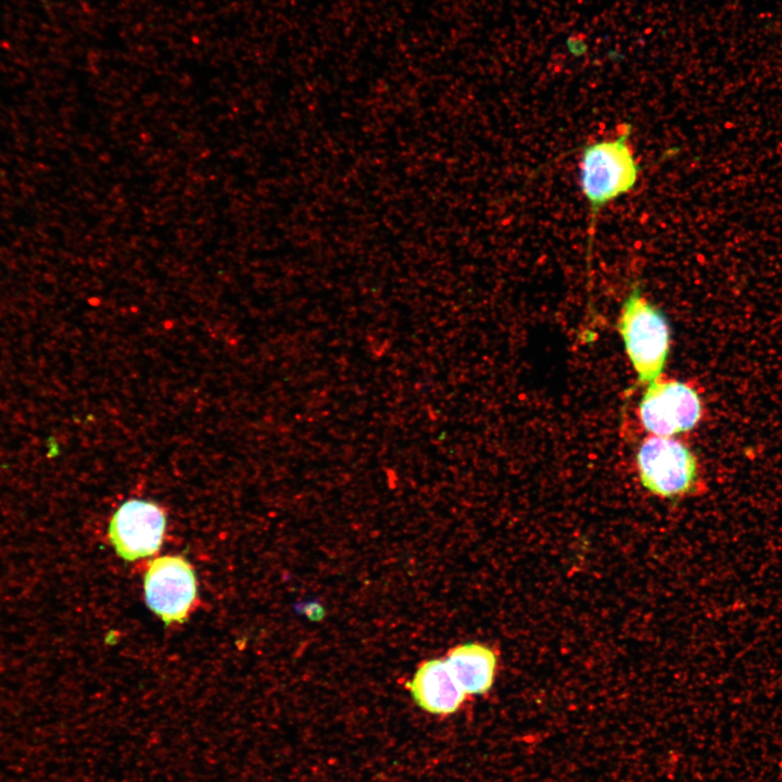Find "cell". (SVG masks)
<instances>
[{"instance_id":"obj_1","label":"cell","mask_w":782,"mask_h":782,"mask_svg":"<svg viewBox=\"0 0 782 782\" xmlns=\"http://www.w3.org/2000/svg\"><path fill=\"white\" fill-rule=\"evenodd\" d=\"M631 125L611 140L583 146L580 157V186L589 205L588 267L593 252L597 215L610 202L627 194L638 184L641 166L630 143Z\"/></svg>"},{"instance_id":"obj_3","label":"cell","mask_w":782,"mask_h":782,"mask_svg":"<svg viewBox=\"0 0 782 782\" xmlns=\"http://www.w3.org/2000/svg\"><path fill=\"white\" fill-rule=\"evenodd\" d=\"M636 467L642 485L653 495L679 497L695 489V457L685 444L672 437H646L638 450Z\"/></svg>"},{"instance_id":"obj_9","label":"cell","mask_w":782,"mask_h":782,"mask_svg":"<svg viewBox=\"0 0 782 782\" xmlns=\"http://www.w3.org/2000/svg\"><path fill=\"white\" fill-rule=\"evenodd\" d=\"M568 48L573 55L580 56L585 53L586 45L584 41L572 37L568 40Z\"/></svg>"},{"instance_id":"obj_5","label":"cell","mask_w":782,"mask_h":782,"mask_svg":"<svg viewBox=\"0 0 782 782\" xmlns=\"http://www.w3.org/2000/svg\"><path fill=\"white\" fill-rule=\"evenodd\" d=\"M195 582L194 572L184 557L155 558L144 575L147 604L167 626L181 623L197 600Z\"/></svg>"},{"instance_id":"obj_7","label":"cell","mask_w":782,"mask_h":782,"mask_svg":"<svg viewBox=\"0 0 782 782\" xmlns=\"http://www.w3.org/2000/svg\"><path fill=\"white\" fill-rule=\"evenodd\" d=\"M407 686L418 707L438 716L456 712L467 697L450 671L445 659L440 658L420 664Z\"/></svg>"},{"instance_id":"obj_6","label":"cell","mask_w":782,"mask_h":782,"mask_svg":"<svg viewBox=\"0 0 782 782\" xmlns=\"http://www.w3.org/2000/svg\"><path fill=\"white\" fill-rule=\"evenodd\" d=\"M164 510L155 503L129 500L114 513L109 537L118 556L126 560L154 555L163 541Z\"/></svg>"},{"instance_id":"obj_4","label":"cell","mask_w":782,"mask_h":782,"mask_svg":"<svg viewBox=\"0 0 782 782\" xmlns=\"http://www.w3.org/2000/svg\"><path fill=\"white\" fill-rule=\"evenodd\" d=\"M702 416L698 393L678 379L660 377L647 383L639 404V418L654 436L672 437L693 429Z\"/></svg>"},{"instance_id":"obj_2","label":"cell","mask_w":782,"mask_h":782,"mask_svg":"<svg viewBox=\"0 0 782 782\" xmlns=\"http://www.w3.org/2000/svg\"><path fill=\"white\" fill-rule=\"evenodd\" d=\"M618 328L639 381L649 383L660 375L669 352L664 314L634 286L623 301Z\"/></svg>"},{"instance_id":"obj_8","label":"cell","mask_w":782,"mask_h":782,"mask_svg":"<svg viewBox=\"0 0 782 782\" xmlns=\"http://www.w3.org/2000/svg\"><path fill=\"white\" fill-rule=\"evenodd\" d=\"M445 663L467 695L485 694L494 683L497 656L484 644L457 645L447 653Z\"/></svg>"}]
</instances>
